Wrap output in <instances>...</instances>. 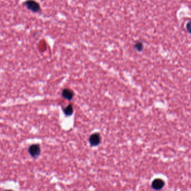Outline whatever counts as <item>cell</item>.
Segmentation results:
<instances>
[{
  "mask_svg": "<svg viewBox=\"0 0 191 191\" xmlns=\"http://www.w3.org/2000/svg\"><path fill=\"white\" fill-rule=\"evenodd\" d=\"M28 10L34 13H39L41 11V7L39 3L35 0H27L24 3Z\"/></svg>",
  "mask_w": 191,
  "mask_h": 191,
  "instance_id": "cell-1",
  "label": "cell"
},
{
  "mask_svg": "<svg viewBox=\"0 0 191 191\" xmlns=\"http://www.w3.org/2000/svg\"><path fill=\"white\" fill-rule=\"evenodd\" d=\"M101 141V137L99 133H94L92 134L89 138V142L90 144L95 147L99 145Z\"/></svg>",
  "mask_w": 191,
  "mask_h": 191,
  "instance_id": "cell-2",
  "label": "cell"
},
{
  "mask_svg": "<svg viewBox=\"0 0 191 191\" xmlns=\"http://www.w3.org/2000/svg\"><path fill=\"white\" fill-rule=\"evenodd\" d=\"M30 154L33 157H36L38 156L40 153V148L39 145L34 144L30 146L29 149Z\"/></svg>",
  "mask_w": 191,
  "mask_h": 191,
  "instance_id": "cell-3",
  "label": "cell"
},
{
  "mask_svg": "<svg viewBox=\"0 0 191 191\" xmlns=\"http://www.w3.org/2000/svg\"><path fill=\"white\" fill-rule=\"evenodd\" d=\"M62 96L64 99L70 101L73 99L74 92L72 89L65 88L62 91Z\"/></svg>",
  "mask_w": 191,
  "mask_h": 191,
  "instance_id": "cell-4",
  "label": "cell"
},
{
  "mask_svg": "<svg viewBox=\"0 0 191 191\" xmlns=\"http://www.w3.org/2000/svg\"><path fill=\"white\" fill-rule=\"evenodd\" d=\"M164 185V181L160 179H156L152 183V187L156 190H159L163 187Z\"/></svg>",
  "mask_w": 191,
  "mask_h": 191,
  "instance_id": "cell-5",
  "label": "cell"
},
{
  "mask_svg": "<svg viewBox=\"0 0 191 191\" xmlns=\"http://www.w3.org/2000/svg\"><path fill=\"white\" fill-rule=\"evenodd\" d=\"M64 113L66 116H69L73 114V108L72 105H68L66 108L64 109Z\"/></svg>",
  "mask_w": 191,
  "mask_h": 191,
  "instance_id": "cell-6",
  "label": "cell"
},
{
  "mask_svg": "<svg viewBox=\"0 0 191 191\" xmlns=\"http://www.w3.org/2000/svg\"><path fill=\"white\" fill-rule=\"evenodd\" d=\"M134 48L138 51H141L143 50V43L141 42H137L134 44Z\"/></svg>",
  "mask_w": 191,
  "mask_h": 191,
  "instance_id": "cell-7",
  "label": "cell"
},
{
  "mask_svg": "<svg viewBox=\"0 0 191 191\" xmlns=\"http://www.w3.org/2000/svg\"><path fill=\"white\" fill-rule=\"evenodd\" d=\"M187 29L188 32L191 34V21L188 22V24H187Z\"/></svg>",
  "mask_w": 191,
  "mask_h": 191,
  "instance_id": "cell-8",
  "label": "cell"
},
{
  "mask_svg": "<svg viewBox=\"0 0 191 191\" xmlns=\"http://www.w3.org/2000/svg\"></svg>",
  "mask_w": 191,
  "mask_h": 191,
  "instance_id": "cell-9",
  "label": "cell"
}]
</instances>
